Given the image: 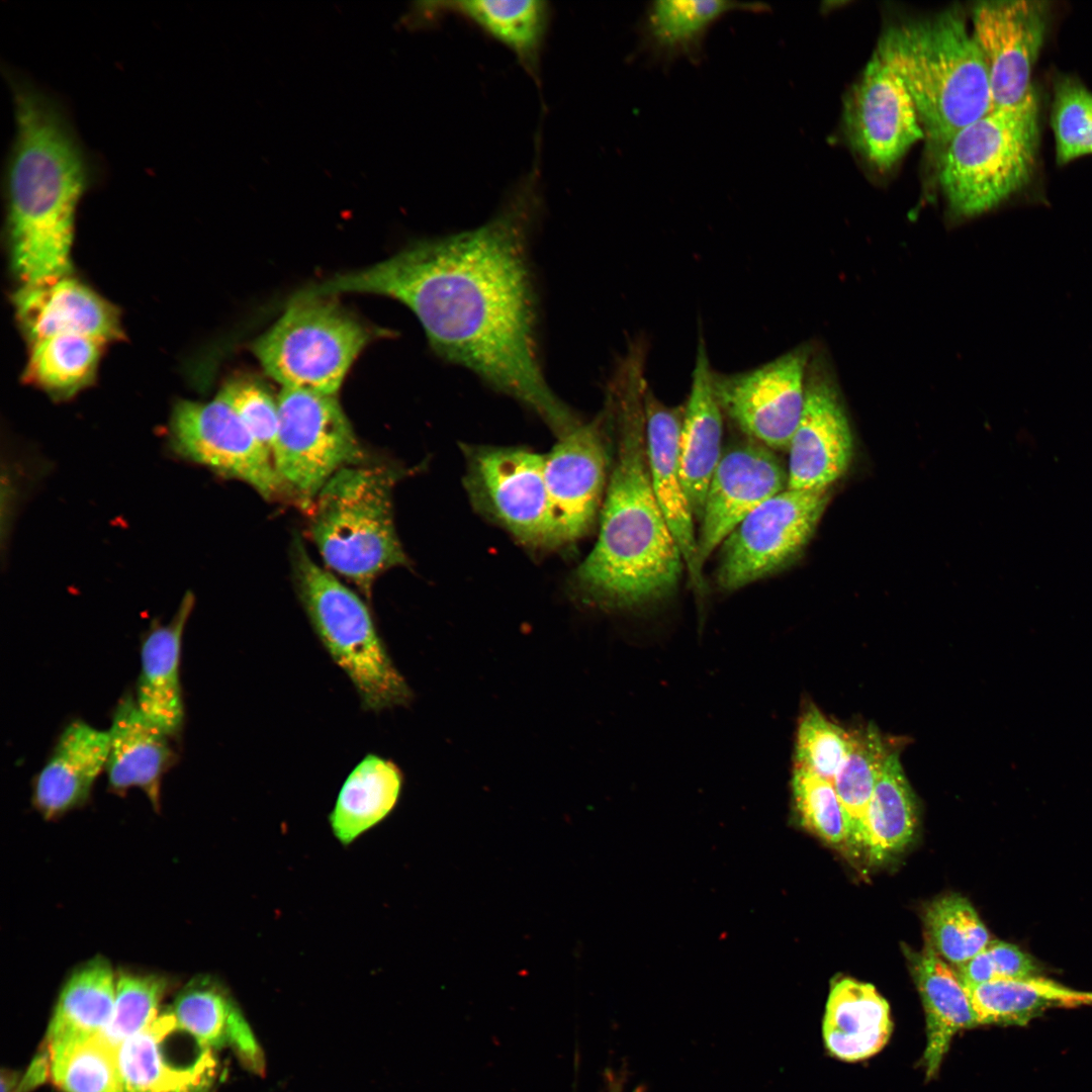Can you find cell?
<instances>
[{"label":"cell","instance_id":"obj_25","mask_svg":"<svg viewBox=\"0 0 1092 1092\" xmlns=\"http://www.w3.org/2000/svg\"><path fill=\"white\" fill-rule=\"evenodd\" d=\"M713 372L705 341L700 339L679 436L682 482L699 522L710 480L723 454L724 414L714 391Z\"/></svg>","mask_w":1092,"mask_h":1092},{"label":"cell","instance_id":"obj_42","mask_svg":"<svg viewBox=\"0 0 1092 1092\" xmlns=\"http://www.w3.org/2000/svg\"><path fill=\"white\" fill-rule=\"evenodd\" d=\"M792 793L796 811L806 828L833 845L846 843L845 817L833 783L794 766Z\"/></svg>","mask_w":1092,"mask_h":1092},{"label":"cell","instance_id":"obj_14","mask_svg":"<svg viewBox=\"0 0 1092 1092\" xmlns=\"http://www.w3.org/2000/svg\"><path fill=\"white\" fill-rule=\"evenodd\" d=\"M602 421L581 423L543 455L549 548L586 534L603 505L608 451Z\"/></svg>","mask_w":1092,"mask_h":1092},{"label":"cell","instance_id":"obj_22","mask_svg":"<svg viewBox=\"0 0 1092 1092\" xmlns=\"http://www.w3.org/2000/svg\"><path fill=\"white\" fill-rule=\"evenodd\" d=\"M109 747V731L84 721L63 730L34 781L32 802L44 818L62 816L87 801L106 767Z\"/></svg>","mask_w":1092,"mask_h":1092},{"label":"cell","instance_id":"obj_44","mask_svg":"<svg viewBox=\"0 0 1092 1092\" xmlns=\"http://www.w3.org/2000/svg\"><path fill=\"white\" fill-rule=\"evenodd\" d=\"M965 986L998 980H1016L1037 976L1036 964L1018 946L990 940L974 958L957 968Z\"/></svg>","mask_w":1092,"mask_h":1092},{"label":"cell","instance_id":"obj_45","mask_svg":"<svg viewBox=\"0 0 1092 1092\" xmlns=\"http://www.w3.org/2000/svg\"><path fill=\"white\" fill-rule=\"evenodd\" d=\"M16 1076L10 1073L1 1075V1092H16Z\"/></svg>","mask_w":1092,"mask_h":1092},{"label":"cell","instance_id":"obj_41","mask_svg":"<svg viewBox=\"0 0 1092 1092\" xmlns=\"http://www.w3.org/2000/svg\"><path fill=\"white\" fill-rule=\"evenodd\" d=\"M850 745V732L827 719L816 706L807 705L797 725L794 766L833 783Z\"/></svg>","mask_w":1092,"mask_h":1092},{"label":"cell","instance_id":"obj_27","mask_svg":"<svg viewBox=\"0 0 1092 1092\" xmlns=\"http://www.w3.org/2000/svg\"><path fill=\"white\" fill-rule=\"evenodd\" d=\"M170 1011L203 1046H232L252 1072H264V1056L250 1025L218 981L208 976L193 979L179 993Z\"/></svg>","mask_w":1092,"mask_h":1092},{"label":"cell","instance_id":"obj_15","mask_svg":"<svg viewBox=\"0 0 1092 1092\" xmlns=\"http://www.w3.org/2000/svg\"><path fill=\"white\" fill-rule=\"evenodd\" d=\"M843 120L851 146L881 171L925 136L905 85L876 53L845 98Z\"/></svg>","mask_w":1092,"mask_h":1092},{"label":"cell","instance_id":"obj_20","mask_svg":"<svg viewBox=\"0 0 1092 1092\" xmlns=\"http://www.w3.org/2000/svg\"><path fill=\"white\" fill-rule=\"evenodd\" d=\"M645 444L652 488L681 551L695 588L705 584L697 558L695 516L682 482L679 436L685 406H668L653 393L647 381L643 391Z\"/></svg>","mask_w":1092,"mask_h":1092},{"label":"cell","instance_id":"obj_26","mask_svg":"<svg viewBox=\"0 0 1092 1092\" xmlns=\"http://www.w3.org/2000/svg\"><path fill=\"white\" fill-rule=\"evenodd\" d=\"M193 606L194 597L188 592L172 620L153 627L141 648L134 698L146 717L170 738H177L184 724L180 657L184 628Z\"/></svg>","mask_w":1092,"mask_h":1092},{"label":"cell","instance_id":"obj_4","mask_svg":"<svg viewBox=\"0 0 1092 1092\" xmlns=\"http://www.w3.org/2000/svg\"><path fill=\"white\" fill-rule=\"evenodd\" d=\"M875 53L905 85L933 143L946 146L993 110L983 54L954 9L889 27Z\"/></svg>","mask_w":1092,"mask_h":1092},{"label":"cell","instance_id":"obj_7","mask_svg":"<svg viewBox=\"0 0 1092 1092\" xmlns=\"http://www.w3.org/2000/svg\"><path fill=\"white\" fill-rule=\"evenodd\" d=\"M294 569L299 598L320 641L355 687L363 708L403 706L413 693L394 666L364 602L316 564L297 543Z\"/></svg>","mask_w":1092,"mask_h":1092},{"label":"cell","instance_id":"obj_17","mask_svg":"<svg viewBox=\"0 0 1092 1092\" xmlns=\"http://www.w3.org/2000/svg\"><path fill=\"white\" fill-rule=\"evenodd\" d=\"M788 471L776 451L748 438L722 454L707 490L697 537L700 570L757 507L785 490Z\"/></svg>","mask_w":1092,"mask_h":1092},{"label":"cell","instance_id":"obj_12","mask_svg":"<svg viewBox=\"0 0 1092 1092\" xmlns=\"http://www.w3.org/2000/svg\"><path fill=\"white\" fill-rule=\"evenodd\" d=\"M808 354L790 351L749 371L713 372L723 414L750 439L774 451L788 450L799 423L806 390Z\"/></svg>","mask_w":1092,"mask_h":1092},{"label":"cell","instance_id":"obj_16","mask_svg":"<svg viewBox=\"0 0 1092 1092\" xmlns=\"http://www.w3.org/2000/svg\"><path fill=\"white\" fill-rule=\"evenodd\" d=\"M1048 8L1031 0L984 1L972 12V34L987 65L993 110L1013 106L1032 90Z\"/></svg>","mask_w":1092,"mask_h":1092},{"label":"cell","instance_id":"obj_1","mask_svg":"<svg viewBox=\"0 0 1092 1092\" xmlns=\"http://www.w3.org/2000/svg\"><path fill=\"white\" fill-rule=\"evenodd\" d=\"M540 205L535 170L484 224L416 242L298 295L369 293L401 302L438 355L531 408L561 438L581 422L552 392L539 362L527 247Z\"/></svg>","mask_w":1092,"mask_h":1092},{"label":"cell","instance_id":"obj_10","mask_svg":"<svg viewBox=\"0 0 1092 1092\" xmlns=\"http://www.w3.org/2000/svg\"><path fill=\"white\" fill-rule=\"evenodd\" d=\"M827 490L786 488L750 513L722 543L718 585L736 590L790 564L812 537Z\"/></svg>","mask_w":1092,"mask_h":1092},{"label":"cell","instance_id":"obj_18","mask_svg":"<svg viewBox=\"0 0 1092 1092\" xmlns=\"http://www.w3.org/2000/svg\"><path fill=\"white\" fill-rule=\"evenodd\" d=\"M852 448L848 420L832 381L807 372L804 405L788 449L787 488L827 490L847 470Z\"/></svg>","mask_w":1092,"mask_h":1092},{"label":"cell","instance_id":"obj_32","mask_svg":"<svg viewBox=\"0 0 1092 1092\" xmlns=\"http://www.w3.org/2000/svg\"><path fill=\"white\" fill-rule=\"evenodd\" d=\"M965 987L979 1025H1025L1050 1008L1092 1005V992L1038 976Z\"/></svg>","mask_w":1092,"mask_h":1092},{"label":"cell","instance_id":"obj_9","mask_svg":"<svg viewBox=\"0 0 1092 1092\" xmlns=\"http://www.w3.org/2000/svg\"><path fill=\"white\" fill-rule=\"evenodd\" d=\"M277 400L274 467L283 489L309 506L333 475L364 454L337 394L281 387Z\"/></svg>","mask_w":1092,"mask_h":1092},{"label":"cell","instance_id":"obj_30","mask_svg":"<svg viewBox=\"0 0 1092 1092\" xmlns=\"http://www.w3.org/2000/svg\"><path fill=\"white\" fill-rule=\"evenodd\" d=\"M425 15L452 12L459 14L515 53L533 77L550 20V8L541 0L433 1L416 8Z\"/></svg>","mask_w":1092,"mask_h":1092},{"label":"cell","instance_id":"obj_23","mask_svg":"<svg viewBox=\"0 0 1092 1092\" xmlns=\"http://www.w3.org/2000/svg\"><path fill=\"white\" fill-rule=\"evenodd\" d=\"M108 731L110 788L119 793L140 788L158 810L162 778L175 760L170 737L146 717L131 693L117 703Z\"/></svg>","mask_w":1092,"mask_h":1092},{"label":"cell","instance_id":"obj_33","mask_svg":"<svg viewBox=\"0 0 1092 1092\" xmlns=\"http://www.w3.org/2000/svg\"><path fill=\"white\" fill-rule=\"evenodd\" d=\"M116 978L110 964L97 957L65 983L49 1024L47 1043L100 1034L112 1016Z\"/></svg>","mask_w":1092,"mask_h":1092},{"label":"cell","instance_id":"obj_31","mask_svg":"<svg viewBox=\"0 0 1092 1092\" xmlns=\"http://www.w3.org/2000/svg\"><path fill=\"white\" fill-rule=\"evenodd\" d=\"M402 774L390 760L367 755L348 776L330 815L336 838L344 845L382 821L400 795Z\"/></svg>","mask_w":1092,"mask_h":1092},{"label":"cell","instance_id":"obj_40","mask_svg":"<svg viewBox=\"0 0 1092 1092\" xmlns=\"http://www.w3.org/2000/svg\"><path fill=\"white\" fill-rule=\"evenodd\" d=\"M1051 113L1057 162L1092 155V92L1074 78L1059 79Z\"/></svg>","mask_w":1092,"mask_h":1092},{"label":"cell","instance_id":"obj_37","mask_svg":"<svg viewBox=\"0 0 1092 1092\" xmlns=\"http://www.w3.org/2000/svg\"><path fill=\"white\" fill-rule=\"evenodd\" d=\"M47 1045L50 1075L63 1092H125L117 1050L100 1034Z\"/></svg>","mask_w":1092,"mask_h":1092},{"label":"cell","instance_id":"obj_24","mask_svg":"<svg viewBox=\"0 0 1092 1092\" xmlns=\"http://www.w3.org/2000/svg\"><path fill=\"white\" fill-rule=\"evenodd\" d=\"M768 9L762 2L652 1L638 23V51L663 66L679 59L698 64L703 60L709 30L722 17L735 11L763 13Z\"/></svg>","mask_w":1092,"mask_h":1092},{"label":"cell","instance_id":"obj_36","mask_svg":"<svg viewBox=\"0 0 1092 1092\" xmlns=\"http://www.w3.org/2000/svg\"><path fill=\"white\" fill-rule=\"evenodd\" d=\"M851 745L833 785L846 822V844L855 852L864 850L869 804L891 753L874 725L850 732Z\"/></svg>","mask_w":1092,"mask_h":1092},{"label":"cell","instance_id":"obj_29","mask_svg":"<svg viewBox=\"0 0 1092 1092\" xmlns=\"http://www.w3.org/2000/svg\"><path fill=\"white\" fill-rule=\"evenodd\" d=\"M822 1029L825 1046L835 1058L848 1062L871 1058L890 1038L889 1004L873 985L843 978L831 987Z\"/></svg>","mask_w":1092,"mask_h":1092},{"label":"cell","instance_id":"obj_11","mask_svg":"<svg viewBox=\"0 0 1092 1092\" xmlns=\"http://www.w3.org/2000/svg\"><path fill=\"white\" fill-rule=\"evenodd\" d=\"M466 486L476 508L531 548H549L544 456L525 448L467 446Z\"/></svg>","mask_w":1092,"mask_h":1092},{"label":"cell","instance_id":"obj_28","mask_svg":"<svg viewBox=\"0 0 1092 1092\" xmlns=\"http://www.w3.org/2000/svg\"><path fill=\"white\" fill-rule=\"evenodd\" d=\"M911 971L922 999L927 1041L923 1067L935 1076L956 1033L978 1024L969 994L959 974L926 942L910 956Z\"/></svg>","mask_w":1092,"mask_h":1092},{"label":"cell","instance_id":"obj_6","mask_svg":"<svg viewBox=\"0 0 1092 1092\" xmlns=\"http://www.w3.org/2000/svg\"><path fill=\"white\" fill-rule=\"evenodd\" d=\"M1038 139L1033 89L1019 103L994 109L960 130L946 145L939 169L951 210L979 215L1024 188L1035 170Z\"/></svg>","mask_w":1092,"mask_h":1092},{"label":"cell","instance_id":"obj_19","mask_svg":"<svg viewBox=\"0 0 1092 1092\" xmlns=\"http://www.w3.org/2000/svg\"><path fill=\"white\" fill-rule=\"evenodd\" d=\"M12 302L30 344L60 335L85 336L106 344L123 336L118 309L72 274L21 285Z\"/></svg>","mask_w":1092,"mask_h":1092},{"label":"cell","instance_id":"obj_3","mask_svg":"<svg viewBox=\"0 0 1092 1092\" xmlns=\"http://www.w3.org/2000/svg\"><path fill=\"white\" fill-rule=\"evenodd\" d=\"M644 373L620 371L611 387L618 429L617 456L601 508L598 540L575 582L585 599L631 608L669 596L686 568L681 551L654 494L647 462Z\"/></svg>","mask_w":1092,"mask_h":1092},{"label":"cell","instance_id":"obj_43","mask_svg":"<svg viewBox=\"0 0 1092 1092\" xmlns=\"http://www.w3.org/2000/svg\"><path fill=\"white\" fill-rule=\"evenodd\" d=\"M217 397L228 403L241 421L272 455L278 423V400L267 386L251 377L228 380Z\"/></svg>","mask_w":1092,"mask_h":1092},{"label":"cell","instance_id":"obj_5","mask_svg":"<svg viewBox=\"0 0 1092 1092\" xmlns=\"http://www.w3.org/2000/svg\"><path fill=\"white\" fill-rule=\"evenodd\" d=\"M393 477L380 468L344 467L313 502L309 534L320 554L368 599L381 573L407 562L393 521Z\"/></svg>","mask_w":1092,"mask_h":1092},{"label":"cell","instance_id":"obj_2","mask_svg":"<svg viewBox=\"0 0 1092 1092\" xmlns=\"http://www.w3.org/2000/svg\"><path fill=\"white\" fill-rule=\"evenodd\" d=\"M6 75L15 118L5 170L10 261L21 285H33L72 274L76 211L96 166L63 104L24 76Z\"/></svg>","mask_w":1092,"mask_h":1092},{"label":"cell","instance_id":"obj_21","mask_svg":"<svg viewBox=\"0 0 1092 1092\" xmlns=\"http://www.w3.org/2000/svg\"><path fill=\"white\" fill-rule=\"evenodd\" d=\"M180 1026L171 1011L158 1015L117 1049L125 1092H206L214 1077L212 1050L186 1060L173 1052Z\"/></svg>","mask_w":1092,"mask_h":1092},{"label":"cell","instance_id":"obj_38","mask_svg":"<svg viewBox=\"0 0 1092 1092\" xmlns=\"http://www.w3.org/2000/svg\"><path fill=\"white\" fill-rule=\"evenodd\" d=\"M927 942L956 968L978 954L989 932L972 904L956 894L932 902L925 912Z\"/></svg>","mask_w":1092,"mask_h":1092},{"label":"cell","instance_id":"obj_34","mask_svg":"<svg viewBox=\"0 0 1092 1092\" xmlns=\"http://www.w3.org/2000/svg\"><path fill=\"white\" fill-rule=\"evenodd\" d=\"M916 806L899 755L889 754L867 813L864 851L881 862L903 850L916 828Z\"/></svg>","mask_w":1092,"mask_h":1092},{"label":"cell","instance_id":"obj_13","mask_svg":"<svg viewBox=\"0 0 1092 1092\" xmlns=\"http://www.w3.org/2000/svg\"><path fill=\"white\" fill-rule=\"evenodd\" d=\"M171 443L185 458L246 482L265 498L283 490L271 453L217 396L179 400L170 418Z\"/></svg>","mask_w":1092,"mask_h":1092},{"label":"cell","instance_id":"obj_35","mask_svg":"<svg viewBox=\"0 0 1092 1092\" xmlns=\"http://www.w3.org/2000/svg\"><path fill=\"white\" fill-rule=\"evenodd\" d=\"M104 345L79 335L31 343L23 380L55 399L70 398L95 380Z\"/></svg>","mask_w":1092,"mask_h":1092},{"label":"cell","instance_id":"obj_8","mask_svg":"<svg viewBox=\"0 0 1092 1092\" xmlns=\"http://www.w3.org/2000/svg\"><path fill=\"white\" fill-rule=\"evenodd\" d=\"M333 296L288 301L283 314L252 344L268 376L282 387L338 394L374 332Z\"/></svg>","mask_w":1092,"mask_h":1092},{"label":"cell","instance_id":"obj_39","mask_svg":"<svg viewBox=\"0 0 1092 1092\" xmlns=\"http://www.w3.org/2000/svg\"><path fill=\"white\" fill-rule=\"evenodd\" d=\"M167 988L161 976L119 973L112 1016L100 1036L117 1050L158 1016Z\"/></svg>","mask_w":1092,"mask_h":1092}]
</instances>
